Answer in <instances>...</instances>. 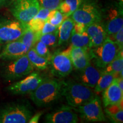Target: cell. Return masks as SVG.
Masks as SVG:
<instances>
[{"instance_id":"37","label":"cell","mask_w":123,"mask_h":123,"mask_svg":"<svg viewBox=\"0 0 123 123\" xmlns=\"http://www.w3.org/2000/svg\"><path fill=\"white\" fill-rule=\"evenodd\" d=\"M8 1H10V0H0V6H2L3 5H4Z\"/></svg>"},{"instance_id":"32","label":"cell","mask_w":123,"mask_h":123,"mask_svg":"<svg viewBox=\"0 0 123 123\" xmlns=\"http://www.w3.org/2000/svg\"><path fill=\"white\" fill-rule=\"evenodd\" d=\"M50 10L49 9L44 8V7H40L39 10H38V13L35 15L34 17L43 20V21H47V18H48L49 14L50 13Z\"/></svg>"},{"instance_id":"5","label":"cell","mask_w":123,"mask_h":123,"mask_svg":"<svg viewBox=\"0 0 123 123\" xmlns=\"http://www.w3.org/2000/svg\"><path fill=\"white\" fill-rule=\"evenodd\" d=\"M34 68L25 54L16 59L8 61L2 67L1 75L6 81H13L30 74Z\"/></svg>"},{"instance_id":"13","label":"cell","mask_w":123,"mask_h":123,"mask_svg":"<svg viewBox=\"0 0 123 123\" xmlns=\"http://www.w3.org/2000/svg\"><path fill=\"white\" fill-rule=\"evenodd\" d=\"M108 36H113L123 27L122 7H111L107 10L103 22Z\"/></svg>"},{"instance_id":"16","label":"cell","mask_w":123,"mask_h":123,"mask_svg":"<svg viewBox=\"0 0 123 123\" xmlns=\"http://www.w3.org/2000/svg\"><path fill=\"white\" fill-rule=\"evenodd\" d=\"M86 31L90 37L91 48L100 45L108 37L102 22L93 23L87 25Z\"/></svg>"},{"instance_id":"4","label":"cell","mask_w":123,"mask_h":123,"mask_svg":"<svg viewBox=\"0 0 123 123\" xmlns=\"http://www.w3.org/2000/svg\"><path fill=\"white\" fill-rule=\"evenodd\" d=\"M121 50L123 49L108 36L102 44L90 49V54L97 67L104 68L117 56Z\"/></svg>"},{"instance_id":"33","label":"cell","mask_w":123,"mask_h":123,"mask_svg":"<svg viewBox=\"0 0 123 123\" xmlns=\"http://www.w3.org/2000/svg\"><path fill=\"white\" fill-rule=\"evenodd\" d=\"M113 38L115 40L113 41L116 43L117 44L121 49H123V27L120 29L117 33L113 35Z\"/></svg>"},{"instance_id":"26","label":"cell","mask_w":123,"mask_h":123,"mask_svg":"<svg viewBox=\"0 0 123 123\" xmlns=\"http://www.w3.org/2000/svg\"><path fill=\"white\" fill-rule=\"evenodd\" d=\"M116 77V75L113 74L104 73L102 71V73L94 87V92L98 93L103 92V91L105 90L112 83Z\"/></svg>"},{"instance_id":"29","label":"cell","mask_w":123,"mask_h":123,"mask_svg":"<svg viewBox=\"0 0 123 123\" xmlns=\"http://www.w3.org/2000/svg\"><path fill=\"white\" fill-rule=\"evenodd\" d=\"M33 47L38 55L45 58L46 59H48L50 62L52 55L49 50L48 46L46 45L44 43L38 40Z\"/></svg>"},{"instance_id":"24","label":"cell","mask_w":123,"mask_h":123,"mask_svg":"<svg viewBox=\"0 0 123 123\" xmlns=\"http://www.w3.org/2000/svg\"><path fill=\"white\" fill-rule=\"evenodd\" d=\"M123 70V50L120 51L117 56L104 68V73H112L117 77Z\"/></svg>"},{"instance_id":"23","label":"cell","mask_w":123,"mask_h":123,"mask_svg":"<svg viewBox=\"0 0 123 123\" xmlns=\"http://www.w3.org/2000/svg\"><path fill=\"white\" fill-rule=\"evenodd\" d=\"M41 35L40 31H34L26 26L24 33L22 34V35H21V37L18 40L25 44L28 50H29L30 49L32 48L35 43L39 40Z\"/></svg>"},{"instance_id":"30","label":"cell","mask_w":123,"mask_h":123,"mask_svg":"<svg viewBox=\"0 0 123 123\" xmlns=\"http://www.w3.org/2000/svg\"><path fill=\"white\" fill-rule=\"evenodd\" d=\"M63 1V0H38L41 7L49 9L50 11L58 9Z\"/></svg>"},{"instance_id":"2","label":"cell","mask_w":123,"mask_h":123,"mask_svg":"<svg viewBox=\"0 0 123 123\" xmlns=\"http://www.w3.org/2000/svg\"><path fill=\"white\" fill-rule=\"evenodd\" d=\"M91 88L80 82L69 80L64 81L63 96L65 97L68 105L77 108L88 102L95 96Z\"/></svg>"},{"instance_id":"8","label":"cell","mask_w":123,"mask_h":123,"mask_svg":"<svg viewBox=\"0 0 123 123\" xmlns=\"http://www.w3.org/2000/svg\"><path fill=\"white\" fill-rule=\"evenodd\" d=\"M71 47V44L66 50L56 51L52 55L50 63L52 71L56 76L64 78L73 71L74 67L70 56Z\"/></svg>"},{"instance_id":"15","label":"cell","mask_w":123,"mask_h":123,"mask_svg":"<svg viewBox=\"0 0 123 123\" xmlns=\"http://www.w3.org/2000/svg\"><path fill=\"white\" fill-rule=\"evenodd\" d=\"M73 67L76 70L81 71L91 64V58L90 54V49L87 50L79 47L72 46L70 51Z\"/></svg>"},{"instance_id":"10","label":"cell","mask_w":123,"mask_h":123,"mask_svg":"<svg viewBox=\"0 0 123 123\" xmlns=\"http://www.w3.org/2000/svg\"><path fill=\"white\" fill-rule=\"evenodd\" d=\"M25 24L18 20H0V43H7L18 40L25 30Z\"/></svg>"},{"instance_id":"7","label":"cell","mask_w":123,"mask_h":123,"mask_svg":"<svg viewBox=\"0 0 123 123\" xmlns=\"http://www.w3.org/2000/svg\"><path fill=\"white\" fill-rule=\"evenodd\" d=\"M40 7L38 0H15L10 12L17 20L27 24L37 14Z\"/></svg>"},{"instance_id":"38","label":"cell","mask_w":123,"mask_h":123,"mask_svg":"<svg viewBox=\"0 0 123 123\" xmlns=\"http://www.w3.org/2000/svg\"><path fill=\"white\" fill-rule=\"evenodd\" d=\"M12 1H15V0H12Z\"/></svg>"},{"instance_id":"25","label":"cell","mask_w":123,"mask_h":123,"mask_svg":"<svg viewBox=\"0 0 123 123\" xmlns=\"http://www.w3.org/2000/svg\"><path fill=\"white\" fill-rule=\"evenodd\" d=\"M82 1L83 0H64L60 4L58 10L66 17H68L79 7Z\"/></svg>"},{"instance_id":"21","label":"cell","mask_w":123,"mask_h":123,"mask_svg":"<svg viewBox=\"0 0 123 123\" xmlns=\"http://www.w3.org/2000/svg\"><path fill=\"white\" fill-rule=\"evenodd\" d=\"M105 113L113 123H121L123 121V103L113 104L105 107Z\"/></svg>"},{"instance_id":"12","label":"cell","mask_w":123,"mask_h":123,"mask_svg":"<svg viewBox=\"0 0 123 123\" xmlns=\"http://www.w3.org/2000/svg\"><path fill=\"white\" fill-rule=\"evenodd\" d=\"M44 121L48 123H76L79 121L74 108L63 105L59 108L47 113Z\"/></svg>"},{"instance_id":"22","label":"cell","mask_w":123,"mask_h":123,"mask_svg":"<svg viewBox=\"0 0 123 123\" xmlns=\"http://www.w3.org/2000/svg\"><path fill=\"white\" fill-rule=\"evenodd\" d=\"M71 44L74 47H79L85 49H90L91 41L86 31L82 33H71L70 38Z\"/></svg>"},{"instance_id":"35","label":"cell","mask_w":123,"mask_h":123,"mask_svg":"<svg viewBox=\"0 0 123 123\" xmlns=\"http://www.w3.org/2000/svg\"><path fill=\"white\" fill-rule=\"evenodd\" d=\"M86 26H87L81 24V23L75 22V24L72 32L75 33H82L86 31Z\"/></svg>"},{"instance_id":"20","label":"cell","mask_w":123,"mask_h":123,"mask_svg":"<svg viewBox=\"0 0 123 123\" xmlns=\"http://www.w3.org/2000/svg\"><path fill=\"white\" fill-rule=\"evenodd\" d=\"M26 55L34 67L38 70H45L50 63V62L48 59L38 55L33 47L29 49Z\"/></svg>"},{"instance_id":"18","label":"cell","mask_w":123,"mask_h":123,"mask_svg":"<svg viewBox=\"0 0 123 123\" xmlns=\"http://www.w3.org/2000/svg\"><path fill=\"white\" fill-rule=\"evenodd\" d=\"M101 73L102 71H100L95 66L90 64L83 70L80 71L78 79L81 84L90 88H93L96 86Z\"/></svg>"},{"instance_id":"27","label":"cell","mask_w":123,"mask_h":123,"mask_svg":"<svg viewBox=\"0 0 123 123\" xmlns=\"http://www.w3.org/2000/svg\"><path fill=\"white\" fill-rule=\"evenodd\" d=\"M39 40L48 47H56L58 45V29L52 33L41 35Z\"/></svg>"},{"instance_id":"9","label":"cell","mask_w":123,"mask_h":123,"mask_svg":"<svg viewBox=\"0 0 123 123\" xmlns=\"http://www.w3.org/2000/svg\"><path fill=\"white\" fill-rule=\"evenodd\" d=\"M76 110L80 114L81 119L87 122H103L106 120L101 100L96 95L91 100L77 107Z\"/></svg>"},{"instance_id":"1","label":"cell","mask_w":123,"mask_h":123,"mask_svg":"<svg viewBox=\"0 0 123 123\" xmlns=\"http://www.w3.org/2000/svg\"><path fill=\"white\" fill-rule=\"evenodd\" d=\"M64 83V81L54 78L44 79L35 90L29 93L30 99L39 107L51 104L63 96Z\"/></svg>"},{"instance_id":"3","label":"cell","mask_w":123,"mask_h":123,"mask_svg":"<svg viewBox=\"0 0 123 123\" xmlns=\"http://www.w3.org/2000/svg\"><path fill=\"white\" fill-rule=\"evenodd\" d=\"M32 116V108L26 101L12 103L0 108V123H26Z\"/></svg>"},{"instance_id":"6","label":"cell","mask_w":123,"mask_h":123,"mask_svg":"<svg viewBox=\"0 0 123 123\" xmlns=\"http://www.w3.org/2000/svg\"><path fill=\"white\" fill-rule=\"evenodd\" d=\"M70 16L74 22L87 26L101 22L103 12L94 0H83L79 7Z\"/></svg>"},{"instance_id":"28","label":"cell","mask_w":123,"mask_h":123,"mask_svg":"<svg viewBox=\"0 0 123 123\" xmlns=\"http://www.w3.org/2000/svg\"><path fill=\"white\" fill-rule=\"evenodd\" d=\"M66 18L67 17H66L60 10L55 9L50 12L47 21L55 26L58 27Z\"/></svg>"},{"instance_id":"36","label":"cell","mask_w":123,"mask_h":123,"mask_svg":"<svg viewBox=\"0 0 123 123\" xmlns=\"http://www.w3.org/2000/svg\"><path fill=\"white\" fill-rule=\"evenodd\" d=\"M42 115V112H38L36 114L32 116L31 117L29 120L28 123H37L39 122V120L41 117Z\"/></svg>"},{"instance_id":"34","label":"cell","mask_w":123,"mask_h":123,"mask_svg":"<svg viewBox=\"0 0 123 123\" xmlns=\"http://www.w3.org/2000/svg\"><path fill=\"white\" fill-rule=\"evenodd\" d=\"M58 27L55 26L51 24L50 23L46 21L42 29V30L40 31L41 35L45 34L52 33V32L55 31L58 29Z\"/></svg>"},{"instance_id":"14","label":"cell","mask_w":123,"mask_h":123,"mask_svg":"<svg viewBox=\"0 0 123 123\" xmlns=\"http://www.w3.org/2000/svg\"><path fill=\"white\" fill-rule=\"evenodd\" d=\"M28 49L19 40L7 43L1 53L0 59L8 61L19 58L26 54Z\"/></svg>"},{"instance_id":"19","label":"cell","mask_w":123,"mask_h":123,"mask_svg":"<svg viewBox=\"0 0 123 123\" xmlns=\"http://www.w3.org/2000/svg\"><path fill=\"white\" fill-rule=\"evenodd\" d=\"M74 24V21L68 17L58 26V45L67 43L70 39Z\"/></svg>"},{"instance_id":"17","label":"cell","mask_w":123,"mask_h":123,"mask_svg":"<svg viewBox=\"0 0 123 123\" xmlns=\"http://www.w3.org/2000/svg\"><path fill=\"white\" fill-rule=\"evenodd\" d=\"M123 91L120 88L117 81L116 77L112 83L103 91V102L104 107L123 103Z\"/></svg>"},{"instance_id":"31","label":"cell","mask_w":123,"mask_h":123,"mask_svg":"<svg viewBox=\"0 0 123 123\" xmlns=\"http://www.w3.org/2000/svg\"><path fill=\"white\" fill-rule=\"evenodd\" d=\"M46 21L33 17L29 22L26 24V26L34 31H39L42 30Z\"/></svg>"},{"instance_id":"11","label":"cell","mask_w":123,"mask_h":123,"mask_svg":"<svg viewBox=\"0 0 123 123\" xmlns=\"http://www.w3.org/2000/svg\"><path fill=\"white\" fill-rule=\"evenodd\" d=\"M44 79L38 72L33 71L25 79L10 84L6 89L13 95H26L35 90Z\"/></svg>"}]
</instances>
